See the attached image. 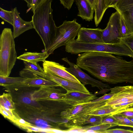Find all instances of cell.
I'll list each match as a JSON object with an SVG mask.
<instances>
[{"mask_svg":"<svg viewBox=\"0 0 133 133\" xmlns=\"http://www.w3.org/2000/svg\"><path fill=\"white\" fill-rule=\"evenodd\" d=\"M0 106H1L10 114L14 119V121L16 119V117L13 112V111L5 103L3 99L1 96L0 97Z\"/></svg>","mask_w":133,"mask_h":133,"instance_id":"obj_30","label":"cell"},{"mask_svg":"<svg viewBox=\"0 0 133 133\" xmlns=\"http://www.w3.org/2000/svg\"><path fill=\"white\" fill-rule=\"evenodd\" d=\"M64 8L70 10L75 0H59Z\"/></svg>","mask_w":133,"mask_h":133,"instance_id":"obj_37","label":"cell"},{"mask_svg":"<svg viewBox=\"0 0 133 133\" xmlns=\"http://www.w3.org/2000/svg\"><path fill=\"white\" fill-rule=\"evenodd\" d=\"M92 7L94 9L95 11L96 10L98 3V0H87Z\"/></svg>","mask_w":133,"mask_h":133,"instance_id":"obj_42","label":"cell"},{"mask_svg":"<svg viewBox=\"0 0 133 133\" xmlns=\"http://www.w3.org/2000/svg\"><path fill=\"white\" fill-rule=\"evenodd\" d=\"M127 109L124 107H114L106 105L104 107L94 111L89 114L90 115H97L104 117L108 115H112L123 111Z\"/></svg>","mask_w":133,"mask_h":133,"instance_id":"obj_19","label":"cell"},{"mask_svg":"<svg viewBox=\"0 0 133 133\" xmlns=\"http://www.w3.org/2000/svg\"><path fill=\"white\" fill-rule=\"evenodd\" d=\"M11 30L5 28L0 36V75L9 77L17 59Z\"/></svg>","mask_w":133,"mask_h":133,"instance_id":"obj_2","label":"cell"},{"mask_svg":"<svg viewBox=\"0 0 133 133\" xmlns=\"http://www.w3.org/2000/svg\"><path fill=\"white\" fill-rule=\"evenodd\" d=\"M19 75L21 77L25 78L42 77L46 79L45 72L43 73L25 68L20 71Z\"/></svg>","mask_w":133,"mask_h":133,"instance_id":"obj_21","label":"cell"},{"mask_svg":"<svg viewBox=\"0 0 133 133\" xmlns=\"http://www.w3.org/2000/svg\"><path fill=\"white\" fill-rule=\"evenodd\" d=\"M124 111H133V108H131L127 109H126L125 110H124Z\"/></svg>","mask_w":133,"mask_h":133,"instance_id":"obj_45","label":"cell"},{"mask_svg":"<svg viewBox=\"0 0 133 133\" xmlns=\"http://www.w3.org/2000/svg\"><path fill=\"white\" fill-rule=\"evenodd\" d=\"M14 115L16 116V118L14 123L19 127L21 128L23 127L26 125H33L25 121L23 119L20 118L16 114Z\"/></svg>","mask_w":133,"mask_h":133,"instance_id":"obj_31","label":"cell"},{"mask_svg":"<svg viewBox=\"0 0 133 133\" xmlns=\"http://www.w3.org/2000/svg\"><path fill=\"white\" fill-rule=\"evenodd\" d=\"M49 56L46 51L41 53L27 52L17 57V59L37 64L39 62H44Z\"/></svg>","mask_w":133,"mask_h":133,"instance_id":"obj_18","label":"cell"},{"mask_svg":"<svg viewBox=\"0 0 133 133\" xmlns=\"http://www.w3.org/2000/svg\"><path fill=\"white\" fill-rule=\"evenodd\" d=\"M81 27V25L74 19L71 21H64L57 27L55 37L50 46L45 51L49 55L58 48L66 44L71 40L75 39Z\"/></svg>","mask_w":133,"mask_h":133,"instance_id":"obj_5","label":"cell"},{"mask_svg":"<svg viewBox=\"0 0 133 133\" xmlns=\"http://www.w3.org/2000/svg\"><path fill=\"white\" fill-rule=\"evenodd\" d=\"M56 87L44 86L40 89L39 94L40 101H51L63 102L65 94Z\"/></svg>","mask_w":133,"mask_h":133,"instance_id":"obj_14","label":"cell"},{"mask_svg":"<svg viewBox=\"0 0 133 133\" xmlns=\"http://www.w3.org/2000/svg\"><path fill=\"white\" fill-rule=\"evenodd\" d=\"M127 117L133 122V117Z\"/></svg>","mask_w":133,"mask_h":133,"instance_id":"obj_44","label":"cell"},{"mask_svg":"<svg viewBox=\"0 0 133 133\" xmlns=\"http://www.w3.org/2000/svg\"><path fill=\"white\" fill-rule=\"evenodd\" d=\"M121 41L127 46L133 52V34L121 39Z\"/></svg>","mask_w":133,"mask_h":133,"instance_id":"obj_29","label":"cell"},{"mask_svg":"<svg viewBox=\"0 0 133 133\" xmlns=\"http://www.w3.org/2000/svg\"><path fill=\"white\" fill-rule=\"evenodd\" d=\"M119 0H104L107 9L109 8H115V6Z\"/></svg>","mask_w":133,"mask_h":133,"instance_id":"obj_39","label":"cell"},{"mask_svg":"<svg viewBox=\"0 0 133 133\" xmlns=\"http://www.w3.org/2000/svg\"><path fill=\"white\" fill-rule=\"evenodd\" d=\"M25 78L21 77H10L0 75V85L5 87L9 85L17 84L22 82Z\"/></svg>","mask_w":133,"mask_h":133,"instance_id":"obj_22","label":"cell"},{"mask_svg":"<svg viewBox=\"0 0 133 133\" xmlns=\"http://www.w3.org/2000/svg\"><path fill=\"white\" fill-rule=\"evenodd\" d=\"M62 59L70 66L69 68H66V70L75 77L81 83L84 85H90L92 87H96L99 89L100 91L95 94L96 95L104 94L110 90V88H111L108 84L104 83L91 77L82 71L76 64L70 61L67 57L63 58Z\"/></svg>","mask_w":133,"mask_h":133,"instance_id":"obj_6","label":"cell"},{"mask_svg":"<svg viewBox=\"0 0 133 133\" xmlns=\"http://www.w3.org/2000/svg\"><path fill=\"white\" fill-rule=\"evenodd\" d=\"M0 17L4 21L13 25L14 16L12 10L11 11H9L0 8Z\"/></svg>","mask_w":133,"mask_h":133,"instance_id":"obj_24","label":"cell"},{"mask_svg":"<svg viewBox=\"0 0 133 133\" xmlns=\"http://www.w3.org/2000/svg\"><path fill=\"white\" fill-rule=\"evenodd\" d=\"M103 118V117L98 116L90 115L83 125L88 124H96L101 123Z\"/></svg>","mask_w":133,"mask_h":133,"instance_id":"obj_27","label":"cell"},{"mask_svg":"<svg viewBox=\"0 0 133 133\" xmlns=\"http://www.w3.org/2000/svg\"><path fill=\"white\" fill-rule=\"evenodd\" d=\"M47 79L55 82L60 87L65 89L66 92H80L89 93V91L81 83L71 81L49 72L45 73Z\"/></svg>","mask_w":133,"mask_h":133,"instance_id":"obj_10","label":"cell"},{"mask_svg":"<svg viewBox=\"0 0 133 133\" xmlns=\"http://www.w3.org/2000/svg\"><path fill=\"white\" fill-rule=\"evenodd\" d=\"M116 124H103L102 123L92 124L83 126L85 130V132L88 130H92L96 133H104L108 128L117 126Z\"/></svg>","mask_w":133,"mask_h":133,"instance_id":"obj_20","label":"cell"},{"mask_svg":"<svg viewBox=\"0 0 133 133\" xmlns=\"http://www.w3.org/2000/svg\"><path fill=\"white\" fill-rule=\"evenodd\" d=\"M52 0H45L35 10L32 21L34 29L41 37L45 51L55 37L57 26L53 18L51 7Z\"/></svg>","mask_w":133,"mask_h":133,"instance_id":"obj_1","label":"cell"},{"mask_svg":"<svg viewBox=\"0 0 133 133\" xmlns=\"http://www.w3.org/2000/svg\"><path fill=\"white\" fill-rule=\"evenodd\" d=\"M102 30L99 28L92 29L81 27L76 40L86 43H104L102 37Z\"/></svg>","mask_w":133,"mask_h":133,"instance_id":"obj_12","label":"cell"},{"mask_svg":"<svg viewBox=\"0 0 133 133\" xmlns=\"http://www.w3.org/2000/svg\"><path fill=\"white\" fill-rule=\"evenodd\" d=\"M114 8L122 17L127 29L133 34V0H119Z\"/></svg>","mask_w":133,"mask_h":133,"instance_id":"obj_9","label":"cell"},{"mask_svg":"<svg viewBox=\"0 0 133 133\" xmlns=\"http://www.w3.org/2000/svg\"><path fill=\"white\" fill-rule=\"evenodd\" d=\"M65 46V51L72 54H77L87 52H100L120 55L123 51L121 43H86L78 42L75 39L69 41Z\"/></svg>","mask_w":133,"mask_h":133,"instance_id":"obj_4","label":"cell"},{"mask_svg":"<svg viewBox=\"0 0 133 133\" xmlns=\"http://www.w3.org/2000/svg\"><path fill=\"white\" fill-rule=\"evenodd\" d=\"M27 3V6L30 9L31 7L32 3V0H23Z\"/></svg>","mask_w":133,"mask_h":133,"instance_id":"obj_43","label":"cell"},{"mask_svg":"<svg viewBox=\"0 0 133 133\" xmlns=\"http://www.w3.org/2000/svg\"><path fill=\"white\" fill-rule=\"evenodd\" d=\"M45 0H32V3L30 8L33 12L35 9Z\"/></svg>","mask_w":133,"mask_h":133,"instance_id":"obj_40","label":"cell"},{"mask_svg":"<svg viewBox=\"0 0 133 133\" xmlns=\"http://www.w3.org/2000/svg\"><path fill=\"white\" fill-rule=\"evenodd\" d=\"M43 68L45 72H49L63 78L78 83H81L75 77L66 70L64 65L52 61L43 62Z\"/></svg>","mask_w":133,"mask_h":133,"instance_id":"obj_11","label":"cell"},{"mask_svg":"<svg viewBox=\"0 0 133 133\" xmlns=\"http://www.w3.org/2000/svg\"><path fill=\"white\" fill-rule=\"evenodd\" d=\"M63 102L71 106L93 101L98 97L94 94L80 92H69L65 93Z\"/></svg>","mask_w":133,"mask_h":133,"instance_id":"obj_13","label":"cell"},{"mask_svg":"<svg viewBox=\"0 0 133 133\" xmlns=\"http://www.w3.org/2000/svg\"><path fill=\"white\" fill-rule=\"evenodd\" d=\"M63 131L64 132H85L83 126H77L73 127Z\"/></svg>","mask_w":133,"mask_h":133,"instance_id":"obj_32","label":"cell"},{"mask_svg":"<svg viewBox=\"0 0 133 133\" xmlns=\"http://www.w3.org/2000/svg\"><path fill=\"white\" fill-rule=\"evenodd\" d=\"M21 128L26 130L29 132H39L41 131L42 129L37 127H35L33 125H26L22 127Z\"/></svg>","mask_w":133,"mask_h":133,"instance_id":"obj_36","label":"cell"},{"mask_svg":"<svg viewBox=\"0 0 133 133\" xmlns=\"http://www.w3.org/2000/svg\"><path fill=\"white\" fill-rule=\"evenodd\" d=\"M103 118L101 123L103 124H116L117 122L115 118L112 116L109 115Z\"/></svg>","mask_w":133,"mask_h":133,"instance_id":"obj_33","label":"cell"},{"mask_svg":"<svg viewBox=\"0 0 133 133\" xmlns=\"http://www.w3.org/2000/svg\"><path fill=\"white\" fill-rule=\"evenodd\" d=\"M46 86L51 87H60L55 82L42 77L34 78H25L22 82L17 84L9 85L7 87L9 89H17L21 87H40Z\"/></svg>","mask_w":133,"mask_h":133,"instance_id":"obj_15","label":"cell"},{"mask_svg":"<svg viewBox=\"0 0 133 133\" xmlns=\"http://www.w3.org/2000/svg\"><path fill=\"white\" fill-rule=\"evenodd\" d=\"M79 11L77 16L86 21H92L94 9L87 0H75Z\"/></svg>","mask_w":133,"mask_h":133,"instance_id":"obj_17","label":"cell"},{"mask_svg":"<svg viewBox=\"0 0 133 133\" xmlns=\"http://www.w3.org/2000/svg\"><path fill=\"white\" fill-rule=\"evenodd\" d=\"M10 108L13 111L15 110V103L12 101V97L10 94L3 93L1 96Z\"/></svg>","mask_w":133,"mask_h":133,"instance_id":"obj_25","label":"cell"},{"mask_svg":"<svg viewBox=\"0 0 133 133\" xmlns=\"http://www.w3.org/2000/svg\"><path fill=\"white\" fill-rule=\"evenodd\" d=\"M116 119L119 126H123L133 128V122L126 116L119 114L112 115Z\"/></svg>","mask_w":133,"mask_h":133,"instance_id":"obj_23","label":"cell"},{"mask_svg":"<svg viewBox=\"0 0 133 133\" xmlns=\"http://www.w3.org/2000/svg\"><path fill=\"white\" fill-rule=\"evenodd\" d=\"M114 95V94L109 93L108 94H105L103 96L92 101V102H96L103 101H106L112 97Z\"/></svg>","mask_w":133,"mask_h":133,"instance_id":"obj_35","label":"cell"},{"mask_svg":"<svg viewBox=\"0 0 133 133\" xmlns=\"http://www.w3.org/2000/svg\"><path fill=\"white\" fill-rule=\"evenodd\" d=\"M121 16L120 31L122 38L132 34L127 28L123 19Z\"/></svg>","mask_w":133,"mask_h":133,"instance_id":"obj_28","label":"cell"},{"mask_svg":"<svg viewBox=\"0 0 133 133\" xmlns=\"http://www.w3.org/2000/svg\"><path fill=\"white\" fill-rule=\"evenodd\" d=\"M106 101L92 102L72 106L60 113L62 118L67 121L64 124L65 127L69 128L77 126H82L89 117L92 112L105 106Z\"/></svg>","mask_w":133,"mask_h":133,"instance_id":"obj_3","label":"cell"},{"mask_svg":"<svg viewBox=\"0 0 133 133\" xmlns=\"http://www.w3.org/2000/svg\"><path fill=\"white\" fill-rule=\"evenodd\" d=\"M104 133H133V131L121 129L107 130Z\"/></svg>","mask_w":133,"mask_h":133,"instance_id":"obj_34","label":"cell"},{"mask_svg":"<svg viewBox=\"0 0 133 133\" xmlns=\"http://www.w3.org/2000/svg\"><path fill=\"white\" fill-rule=\"evenodd\" d=\"M0 112L1 114L5 118L9 119L13 122H14V119L7 111L1 106H0Z\"/></svg>","mask_w":133,"mask_h":133,"instance_id":"obj_38","label":"cell"},{"mask_svg":"<svg viewBox=\"0 0 133 133\" xmlns=\"http://www.w3.org/2000/svg\"><path fill=\"white\" fill-rule=\"evenodd\" d=\"M117 114L123 115L127 117H133V111H124Z\"/></svg>","mask_w":133,"mask_h":133,"instance_id":"obj_41","label":"cell"},{"mask_svg":"<svg viewBox=\"0 0 133 133\" xmlns=\"http://www.w3.org/2000/svg\"><path fill=\"white\" fill-rule=\"evenodd\" d=\"M120 14L117 11L110 16L106 27L102 30V37L104 43L115 44L121 42Z\"/></svg>","mask_w":133,"mask_h":133,"instance_id":"obj_7","label":"cell"},{"mask_svg":"<svg viewBox=\"0 0 133 133\" xmlns=\"http://www.w3.org/2000/svg\"><path fill=\"white\" fill-rule=\"evenodd\" d=\"M24 68L34 70L37 71L44 73L43 68L41 67L38 64H35L29 62L24 61Z\"/></svg>","mask_w":133,"mask_h":133,"instance_id":"obj_26","label":"cell"},{"mask_svg":"<svg viewBox=\"0 0 133 133\" xmlns=\"http://www.w3.org/2000/svg\"><path fill=\"white\" fill-rule=\"evenodd\" d=\"M12 10L14 16L13 35L15 39L25 31L34 28V26L32 21H25L20 17L16 7Z\"/></svg>","mask_w":133,"mask_h":133,"instance_id":"obj_16","label":"cell"},{"mask_svg":"<svg viewBox=\"0 0 133 133\" xmlns=\"http://www.w3.org/2000/svg\"><path fill=\"white\" fill-rule=\"evenodd\" d=\"M111 93L114 95L107 101L105 105L112 106L121 103L133 102V86H116L112 88Z\"/></svg>","mask_w":133,"mask_h":133,"instance_id":"obj_8","label":"cell"}]
</instances>
